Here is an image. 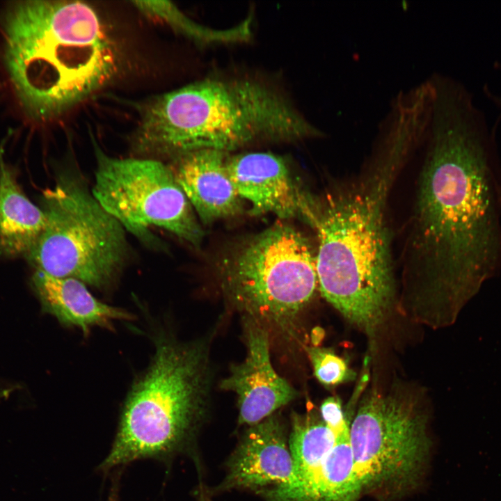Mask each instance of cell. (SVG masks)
Here are the masks:
<instances>
[{"mask_svg":"<svg viewBox=\"0 0 501 501\" xmlns=\"http://www.w3.org/2000/svg\"><path fill=\"white\" fill-rule=\"evenodd\" d=\"M225 152L200 150L177 157L171 168L176 180L204 223L242 211L241 198L230 178Z\"/></svg>","mask_w":501,"mask_h":501,"instance_id":"cell-13","label":"cell"},{"mask_svg":"<svg viewBox=\"0 0 501 501\" xmlns=\"http://www.w3.org/2000/svg\"><path fill=\"white\" fill-rule=\"evenodd\" d=\"M408 159L399 138L376 135L361 170L340 179L320 196L309 195L303 216L317 235L321 295L369 336L376 333L396 301L386 209Z\"/></svg>","mask_w":501,"mask_h":501,"instance_id":"cell-2","label":"cell"},{"mask_svg":"<svg viewBox=\"0 0 501 501\" xmlns=\"http://www.w3.org/2000/svg\"><path fill=\"white\" fill-rule=\"evenodd\" d=\"M423 397L403 384L371 387L349 424L362 493L380 500L406 495L420 484L431 450Z\"/></svg>","mask_w":501,"mask_h":501,"instance_id":"cell-7","label":"cell"},{"mask_svg":"<svg viewBox=\"0 0 501 501\" xmlns=\"http://www.w3.org/2000/svg\"><path fill=\"white\" fill-rule=\"evenodd\" d=\"M289 448L294 466V480L286 486L265 490L271 501L291 499L305 491L314 482L332 450L336 434L321 415L294 413Z\"/></svg>","mask_w":501,"mask_h":501,"instance_id":"cell-16","label":"cell"},{"mask_svg":"<svg viewBox=\"0 0 501 501\" xmlns=\"http://www.w3.org/2000/svg\"><path fill=\"white\" fill-rule=\"evenodd\" d=\"M362 494L347 426L336 433L335 443L311 485L287 501H358Z\"/></svg>","mask_w":501,"mask_h":501,"instance_id":"cell-17","label":"cell"},{"mask_svg":"<svg viewBox=\"0 0 501 501\" xmlns=\"http://www.w3.org/2000/svg\"><path fill=\"white\" fill-rule=\"evenodd\" d=\"M6 68L33 118L55 117L104 85L116 58L100 18L79 1H27L4 21Z\"/></svg>","mask_w":501,"mask_h":501,"instance_id":"cell-3","label":"cell"},{"mask_svg":"<svg viewBox=\"0 0 501 501\" xmlns=\"http://www.w3.org/2000/svg\"><path fill=\"white\" fill-rule=\"evenodd\" d=\"M294 466L284 424L276 414L250 426L228 464L225 488L290 485Z\"/></svg>","mask_w":501,"mask_h":501,"instance_id":"cell-11","label":"cell"},{"mask_svg":"<svg viewBox=\"0 0 501 501\" xmlns=\"http://www.w3.org/2000/svg\"><path fill=\"white\" fill-rule=\"evenodd\" d=\"M232 182L251 212L272 213L286 219L303 215L308 194L301 192L285 160L269 152H249L227 159Z\"/></svg>","mask_w":501,"mask_h":501,"instance_id":"cell-12","label":"cell"},{"mask_svg":"<svg viewBox=\"0 0 501 501\" xmlns=\"http://www.w3.org/2000/svg\"><path fill=\"white\" fill-rule=\"evenodd\" d=\"M324 133L261 81L207 78L161 95L146 107L134 136L138 153L232 150L257 140L291 141Z\"/></svg>","mask_w":501,"mask_h":501,"instance_id":"cell-4","label":"cell"},{"mask_svg":"<svg viewBox=\"0 0 501 501\" xmlns=\"http://www.w3.org/2000/svg\"><path fill=\"white\" fill-rule=\"evenodd\" d=\"M317 379L327 386L336 385L355 378L347 363L333 351L317 347H305Z\"/></svg>","mask_w":501,"mask_h":501,"instance_id":"cell-19","label":"cell"},{"mask_svg":"<svg viewBox=\"0 0 501 501\" xmlns=\"http://www.w3.org/2000/svg\"><path fill=\"white\" fill-rule=\"evenodd\" d=\"M320 415L325 424L336 433L349 425L350 420L344 413L340 399L335 397L326 399L320 406Z\"/></svg>","mask_w":501,"mask_h":501,"instance_id":"cell-20","label":"cell"},{"mask_svg":"<svg viewBox=\"0 0 501 501\" xmlns=\"http://www.w3.org/2000/svg\"><path fill=\"white\" fill-rule=\"evenodd\" d=\"M45 223L44 212L23 193L0 147V256L27 257Z\"/></svg>","mask_w":501,"mask_h":501,"instance_id":"cell-15","label":"cell"},{"mask_svg":"<svg viewBox=\"0 0 501 501\" xmlns=\"http://www.w3.org/2000/svg\"><path fill=\"white\" fill-rule=\"evenodd\" d=\"M140 12L163 22L179 33L200 45L230 44L246 42L252 35L251 19L223 30L204 26L184 14L168 1H134Z\"/></svg>","mask_w":501,"mask_h":501,"instance_id":"cell-18","label":"cell"},{"mask_svg":"<svg viewBox=\"0 0 501 501\" xmlns=\"http://www.w3.org/2000/svg\"><path fill=\"white\" fill-rule=\"evenodd\" d=\"M31 280L42 310L65 326L78 328L84 335L95 326L113 331L116 321L134 319L127 310L96 299L86 284L77 279L54 277L35 270Z\"/></svg>","mask_w":501,"mask_h":501,"instance_id":"cell-14","label":"cell"},{"mask_svg":"<svg viewBox=\"0 0 501 501\" xmlns=\"http://www.w3.org/2000/svg\"><path fill=\"white\" fill-rule=\"evenodd\" d=\"M92 193L127 230L153 241L150 228L164 229L194 246L204 232L170 167L152 158L97 154Z\"/></svg>","mask_w":501,"mask_h":501,"instance_id":"cell-9","label":"cell"},{"mask_svg":"<svg viewBox=\"0 0 501 501\" xmlns=\"http://www.w3.org/2000/svg\"><path fill=\"white\" fill-rule=\"evenodd\" d=\"M243 327L246 357L231 366L220 388L237 396L239 422L252 426L294 400L297 392L272 365L269 331L248 317H243Z\"/></svg>","mask_w":501,"mask_h":501,"instance_id":"cell-10","label":"cell"},{"mask_svg":"<svg viewBox=\"0 0 501 501\" xmlns=\"http://www.w3.org/2000/svg\"><path fill=\"white\" fill-rule=\"evenodd\" d=\"M46 223L27 256L35 270L97 289L112 284L128 259L122 225L78 178L65 176L45 191Z\"/></svg>","mask_w":501,"mask_h":501,"instance_id":"cell-8","label":"cell"},{"mask_svg":"<svg viewBox=\"0 0 501 501\" xmlns=\"http://www.w3.org/2000/svg\"><path fill=\"white\" fill-rule=\"evenodd\" d=\"M116 492V490L111 493V495L109 496L108 501H117V494Z\"/></svg>","mask_w":501,"mask_h":501,"instance_id":"cell-21","label":"cell"},{"mask_svg":"<svg viewBox=\"0 0 501 501\" xmlns=\"http://www.w3.org/2000/svg\"><path fill=\"white\" fill-rule=\"evenodd\" d=\"M228 303L273 337L298 341L299 319L318 287L310 241L292 226L276 223L237 245L219 266Z\"/></svg>","mask_w":501,"mask_h":501,"instance_id":"cell-6","label":"cell"},{"mask_svg":"<svg viewBox=\"0 0 501 501\" xmlns=\"http://www.w3.org/2000/svg\"><path fill=\"white\" fill-rule=\"evenodd\" d=\"M209 340L182 342L166 334L155 338L150 363L127 396L100 470L141 459H165L184 447L209 403Z\"/></svg>","mask_w":501,"mask_h":501,"instance_id":"cell-5","label":"cell"},{"mask_svg":"<svg viewBox=\"0 0 501 501\" xmlns=\"http://www.w3.org/2000/svg\"><path fill=\"white\" fill-rule=\"evenodd\" d=\"M415 122L423 157L398 308L436 329L452 325L501 270V162L495 134L461 84L436 86Z\"/></svg>","mask_w":501,"mask_h":501,"instance_id":"cell-1","label":"cell"}]
</instances>
